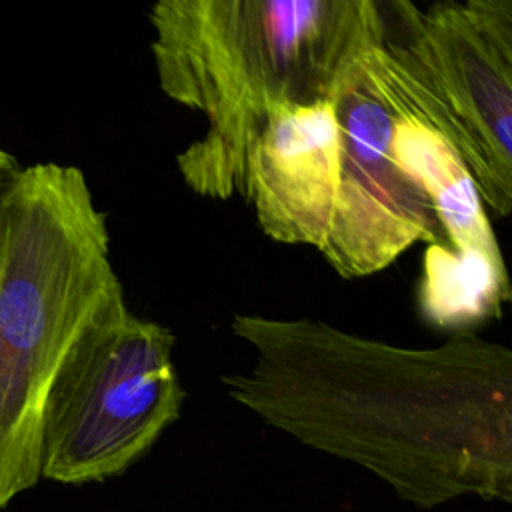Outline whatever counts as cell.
Returning <instances> with one entry per match:
<instances>
[{
    "label": "cell",
    "mask_w": 512,
    "mask_h": 512,
    "mask_svg": "<svg viewBox=\"0 0 512 512\" xmlns=\"http://www.w3.org/2000/svg\"><path fill=\"white\" fill-rule=\"evenodd\" d=\"M252 364L232 400L300 444L358 464L416 506L512 502V350L472 332L404 348L324 320L234 314Z\"/></svg>",
    "instance_id": "6da1fadb"
},
{
    "label": "cell",
    "mask_w": 512,
    "mask_h": 512,
    "mask_svg": "<svg viewBox=\"0 0 512 512\" xmlns=\"http://www.w3.org/2000/svg\"><path fill=\"white\" fill-rule=\"evenodd\" d=\"M340 146L336 100L282 104L270 114L248 152L242 194L268 238L320 250L332 218Z\"/></svg>",
    "instance_id": "52a82bcc"
},
{
    "label": "cell",
    "mask_w": 512,
    "mask_h": 512,
    "mask_svg": "<svg viewBox=\"0 0 512 512\" xmlns=\"http://www.w3.org/2000/svg\"><path fill=\"white\" fill-rule=\"evenodd\" d=\"M342 146L332 218L320 254L342 278L388 268L412 244H442L426 190L396 158L394 112L376 92L366 60L336 98Z\"/></svg>",
    "instance_id": "8992f818"
},
{
    "label": "cell",
    "mask_w": 512,
    "mask_h": 512,
    "mask_svg": "<svg viewBox=\"0 0 512 512\" xmlns=\"http://www.w3.org/2000/svg\"><path fill=\"white\" fill-rule=\"evenodd\" d=\"M18 170H20V164L16 162V158L8 150L0 148V198Z\"/></svg>",
    "instance_id": "9c48e42d"
},
{
    "label": "cell",
    "mask_w": 512,
    "mask_h": 512,
    "mask_svg": "<svg viewBox=\"0 0 512 512\" xmlns=\"http://www.w3.org/2000/svg\"><path fill=\"white\" fill-rule=\"evenodd\" d=\"M148 20L162 92L208 120L176 166L214 200L244 194L248 152L270 114L336 100L378 36L374 0H160Z\"/></svg>",
    "instance_id": "7a4b0ae2"
},
{
    "label": "cell",
    "mask_w": 512,
    "mask_h": 512,
    "mask_svg": "<svg viewBox=\"0 0 512 512\" xmlns=\"http://www.w3.org/2000/svg\"><path fill=\"white\" fill-rule=\"evenodd\" d=\"M124 288L78 166H20L0 198V510L42 478L44 416L74 344Z\"/></svg>",
    "instance_id": "3957f363"
},
{
    "label": "cell",
    "mask_w": 512,
    "mask_h": 512,
    "mask_svg": "<svg viewBox=\"0 0 512 512\" xmlns=\"http://www.w3.org/2000/svg\"><path fill=\"white\" fill-rule=\"evenodd\" d=\"M376 2L366 72L394 110L460 154L482 202L512 210V0Z\"/></svg>",
    "instance_id": "277c9868"
},
{
    "label": "cell",
    "mask_w": 512,
    "mask_h": 512,
    "mask_svg": "<svg viewBox=\"0 0 512 512\" xmlns=\"http://www.w3.org/2000/svg\"><path fill=\"white\" fill-rule=\"evenodd\" d=\"M176 336L114 296L82 332L48 398L42 478L102 482L124 474L180 418Z\"/></svg>",
    "instance_id": "5b68a950"
},
{
    "label": "cell",
    "mask_w": 512,
    "mask_h": 512,
    "mask_svg": "<svg viewBox=\"0 0 512 512\" xmlns=\"http://www.w3.org/2000/svg\"><path fill=\"white\" fill-rule=\"evenodd\" d=\"M392 112L394 154L428 194L442 230L438 246L468 266L508 276L480 190L460 154L418 118Z\"/></svg>",
    "instance_id": "ba28073f"
}]
</instances>
